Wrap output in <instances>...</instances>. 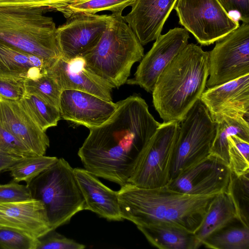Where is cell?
Listing matches in <instances>:
<instances>
[{
    "mask_svg": "<svg viewBox=\"0 0 249 249\" xmlns=\"http://www.w3.org/2000/svg\"><path fill=\"white\" fill-rule=\"evenodd\" d=\"M55 157L33 155L21 157L6 170L13 181H25L28 185L34 178L50 167L58 160Z\"/></svg>",
    "mask_w": 249,
    "mask_h": 249,
    "instance_id": "cell-26",
    "label": "cell"
},
{
    "mask_svg": "<svg viewBox=\"0 0 249 249\" xmlns=\"http://www.w3.org/2000/svg\"><path fill=\"white\" fill-rule=\"evenodd\" d=\"M52 63L0 42V78L22 81L36 78L46 73Z\"/></svg>",
    "mask_w": 249,
    "mask_h": 249,
    "instance_id": "cell-22",
    "label": "cell"
},
{
    "mask_svg": "<svg viewBox=\"0 0 249 249\" xmlns=\"http://www.w3.org/2000/svg\"><path fill=\"white\" fill-rule=\"evenodd\" d=\"M178 0H135L123 18L143 46L161 34Z\"/></svg>",
    "mask_w": 249,
    "mask_h": 249,
    "instance_id": "cell-18",
    "label": "cell"
},
{
    "mask_svg": "<svg viewBox=\"0 0 249 249\" xmlns=\"http://www.w3.org/2000/svg\"><path fill=\"white\" fill-rule=\"evenodd\" d=\"M74 175L85 199L86 210L109 221H120L122 218L117 191L105 185L97 177L85 168H73Z\"/></svg>",
    "mask_w": 249,
    "mask_h": 249,
    "instance_id": "cell-20",
    "label": "cell"
},
{
    "mask_svg": "<svg viewBox=\"0 0 249 249\" xmlns=\"http://www.w3.org/2000/svg\"><path fill=\"white\" fill-rule=\"evenodd\" d=\"M46 8L0 5V42L53 62L61 56L57 28Z\"/></svg>",
    "mask_w": 249,
    "mask_h": 249,
    "instance_id": "cell-4",
    "label": "cell"
},
{
    "mask_svg": "<svg viewBox=\"0 0 249 249\" xmlns=\"http://www.w3.org/2000/svg\"><path fill=\"white\" fill-rule=\"evenodd\" d=\"M209 77V53L188 44L159 76L153 103L164 122H180L205 90Z\"/></svg>",
    "mask_w": 249,
    "mask_h": 249,
    "instance_id": "cell-3",
    "label": "cell"
},
{
    "mask_svg": "<svg viewBox=\"0 0 249 249\" xmlns=\"http://www.w3.org/2000/svg\"><path fill=\"white\" fill-rule=\"evenodd\" d=\"M36 249H83L84 244L67 238L55 230L48 231L38 239Z\"/></svg>",
    "mask_w": 249,
    "mask_h": 249,
    "instance_id": "cell-32",
    "label": "cell"
},
{
    "mask_svg": "<svg viewBox=\"0 0 249 249\" xmlns=\"http://www.w3.org/2000/svg\"><path fill=\"white\" fill-rule=\"evenodd\" d=\"M216 131L211 150V155L228 164L227 139L237 136L249 142V118L240 116H222L214 120Z\"/></svg>",
    "mask_w": 249,
    "mask_h": 249,
    "instance_id": "cell-24",
    "label": "cell"
},
{
    "mask_svg": "<svg viewBox=\"0 0 249 249\" xmlns=\"http://www.w3.org/2000/svg\"><path fill=\"white\" fill-rule=\"evenodd\" d=\"M229 14L235 12L238 19L249 23V0H217Z\"/></svg>",
    "mask_w": 249,
    "mask_h": 249,
    "instance_id": "cell-37",
    "label": "cell"
},
{
    "mask_svg": "<svg viewBox=\"0 0 249 249\" xmlns=\"http://www.w3.org/2000/svg\"><path fill=\"white\" fill-rule=\"evenodd\" d=\"M111 18L112 15L72 13L57 28L61 57L69 60L83 56L97 44Z\"/></svg>",
    "mask_w": 249,
    "mask_h": 249,
    "instance_id": "cell-11",
    "label": "cell"
},
{
    "mask_svg": "<svg viewBox=\"0 0 249 249\" xmlns=\"http://www.w3.org/2000/svg\"><path fill=\"white\" fill-rule=\"evenodd\" d=\"M0 152L20 157L37 155L16 136L0 127Z\"/></svg>",
    "mask_w": 249,
    "mask_h": 249,
    "instance_id": "cell-33",
    "label": "cell"
},
{
    "mask_svg": "<svg viewBox=\"0 0 249 249\" xmlns=\"http://www.w3.org/2000/svg\"><path fill=\"white\" fill-rule=\"evenodd\" d=\"M34 122L44 132L57 125L61 118L59 109L34 95L25 94L18 101Z\"/></svg>",
    "mask_w": 249,
    "mask_h": 249,
    "instance_id": "cell-25",
    "label": "cell"
},
{
    "mask_svg": "<svg viewBox=\"0 0 249 249\" xmlns=\"http://www.w3.org/2000/svg\"><path fill=\"white\" fill-rule=\"evenodd\" d=\"M38 239L8 228H0V249H36Z\"/></svg>",
    "mask_w": 249,
    "mask_h": 249,
    "instance_id": "cell-31",
    "label": "cell"
},
{
    "mask_svg": "<svg viewBox=\"0 0 249 249\" xmlns=\"http://www.w3.org/2000/svg\"><path fill=\"white\" fill-rule=\"evenodd\" d=\"M231 175L227 164L210 155L171 180L167 185L189 195H217L228 189Z\"/></svg>",
    "mask_w": 249,
    "mask_h": 249,
    "instance_id": "cell-13",
    "label": "cell"
},
{
    "mask_svg": "<svg viewBox=\"0 0 249 249\" xmlns=\"http://www.w3.org/2000/svg\"><path fill=\"white\" fill-rule=\"evenodd\" d=\"M28 187L12 181L0 184V202L20 201L32 199Z\"/></svg>",
    "mask_w": 249,
    "mask_h": 249,
    "instance_id": "cell-34",
    "label": "cell"
},
{
    "mask_svg": "<svg viewBox=\"0 0 249 249\" xmlns=\"http://www.w3.org/2000/svg\"><path fill=\"white\" fill-rule=\"evenodd\" d=\"M0 228L16 230L36 239L52 230L43 204L34 198L0 202Z\"/></svg>",
    "mask_w": 249,
    "mask_h": 249,
    "instance_id": "cell-17",
    "label": "cell"
},
{
    "mask_svg": "<svg viewBox=\"0 0 249 249\" xmlns=\"http://www.w3.org/2000/svg\"><path fill=\"white\" fill-rule=\"evenodd\" d=\"M179 126L176 121L160 124L139 154L127 183L143 188L168 185Z\"/></svg>",
    "mask_w": 249,
    "mask_h": 249,
    "instance_id": "cell-7",
    "label": "cell"
},
{
    "mask_svg": "<svg viewBox=\"0 0 249 249\" xmlns=\"http://www.w3.org/2000/svg\"><path fill=\"white\" fill-rule=\"evenodd\" d=\"M21 158L0 152V174L1 172L6 171Z\"/></svg>",
    "mask_w": 249,
    "mask_h": 249,
    "instance_id": "cell-38",
    "label": "cell"
},
{
    "mask_svg": "<svg viewBox=\"0 0 249 249\" xmlns=\"http://www.w3.org/2000/svg\"><path fill=\"white\" fill-rule=\"evenodd\" d=\"M227 140L228 166L231 173L237 178L249 174V142L235 135Z\"/></svg>",
    "mask_w": 249,
    "mask_h": 249,
    "instance_id": "cell-30",
    "label": "cell"
},
{
    "mask_svg": "<svg viewBox=\"0 0 249 249\" xmlns=\"http://www.w3.org/2000/svg\"><path fill=\"white\" fill-rule=\"evenodd\" d=\"M202 245L214 249H249V227H226L208 237Z\"/></svg>",
    "mask_w": 249,
    "mask_h": 249,
    "instance_id": "cell-27",
    "label": "cell"
},
{
    "mask_svg": "<svg viewBox=\"0 0 249 249\" xmlns=\"http://www.w3.org/2000/svg\"><path fill=\"white\" fill-rule=\"evenodd\" d=\"M24 81L0 78V97L10 101H19L25 94Z\"/></svg>",
    "mask_w": 249,
    "mask_h": 249,
    "instance_id": "cell-36",
    "label": "cell"
},
{
    "mask_svg": "<svg viewBox=\"0 0 249 249\" xmlns=\"http://www.w3.org/2000/svg\"><path fill=\"white\" fill-rule=\"evenodd\" d=\"M135 0H72L62 13L66 18L72 13L83 12L96 14L102 11H110L112 14H122L124 9L132 6Z\"/></svg>",
    "mask_w": 249,
    "mask_h": 249,
    "instance_id": "cell-28",
    "label": "cell"
},
{
    "mask_svg": "<svg viewBox=\"0 0 249 249\" xmlns=\"http://www.w3.org/2000/svg\"><path fill=\"white\" fill-rule=\"evenodd\" d=\"M47 73L56 81L62 90H81L112 101L113 86L89 70L82 56L69 60L60 57L48 67Z\"/></svg>",
    "mask_w": 249,
    "mask_h": 249,
    "instance_id": "cell-15",
    "label": "cell"
},
{
    "mask_svg": "<svg viewBox=\"0 0 249 249\" xmlns=\"http://www.w3.org/2000/svg\"><path fill=\"white\" fill-rule=\"evenodd\" d=\"M72 0H0V5L41 7L63 13Z\"/></svg>",
    "mask_w": 249,
    "mask_h": 249,
    "instance_id": "cell-35",
    "label": "cell"
},
{
    "mask_svg": "<svg viewBox=\"0 0 249 249\" xmlns=\"http://www.w3.org/2000/svg\"><path fill=\"white\" fill-rule=\"evenodd\" d=\"M111 15L97 44L82 57L89 70L119 88L126 83L133 65L143 57L144 49L122 14Z\"/></svg>",
    "mask_w": 249,
    "mask_h": 249,
    "instance_id": "cell-5",
    "label": "cell"
},
{
    "mask_svg": "<svg viewBox=\"0 0 249 249\" xmlns=\"http://www.w3.org/2000/svg\"><path fill=\"white\" fill-rule=\"evenodd\" d=\"M26 185L32 198L43 204L52 230L69 223L75 214L86 210L73 168L63 158Z\"/></svg>",
    "mask_w": 249,
    "mask_h": 249,
    "instance_id": "cell-6",
    "label": "cell"
},
{
    "mask_svg": "<svg viewBox=\"0 0 249 249\" xmlns=\"http://www.w3.org/2000/svg\"><path fill=\"white\" fill-rule=\"evenodd\" d=\"M174 9L179 23L202 46L213 44L240 26L217 0H178Z\"/></svg>",
    "mask_w": 249,
    "mask_h": 249,
    "instance_id": "cell-9",
    "label": "cell"
},
{
    "mask_svg": "<svg viewBox=\"0 0 249 249\" xmlns=\"http://www.w3.org/2000/svg\"><path fill=\"white\" fill-rule=\"evenodd\" d=\"M189 38V32L184 28L176 27L160 34L141 59L134 77L128 79L126 83L139 85L152 93L159 76L186 46Z\"/></svg>",
    "mask_w": 249,
    "mask_h": 249,
    "instance_id": "cell-12",
    "label": "cell"
},
{
    "mask_svg": "<svg viewBox=\"0 0 249 249\" xmlns=\"http://www.w3.org/2000/svg\"><path fill=\"white\" fill-rule=\"evenodd\" d=\"M117 103L85 91L66 89L60 99L61 117L89 129L100 125L114 112Z\"/></svg>",
    "mask_w": 249,
    "mask_h": 249,
    "instance_id": "cell-14",
    "label": "cell"
},
{
    "mask_svg": "<svg viewBox=\"0 0 249 249\" xmlns=\"http://www.w3.org/2000/svg\"><path fill=\"white\" fill-rule=\"evenodd\" d=\"M0 127L11 133L36 155H45L48 137L31 119L18 101L0 97Z\"/></svg>",
    "mask_w": 249,
    "mask_h": 249,
    "instance_id": "cell-19",
    "label": "cell"
},
{
    "mask_svg": "<svg viewBox=\"0 0 249 249\" xmlns=\"http://www.w3.org/2000/svg\"><path fill=\"white\" fill-rule=\"evenodd\" d=\"M117 103L107 121L89 129L78 155L86 170L121 186L127 183L139 154L161 123L139 96Z\"/></svg>",
    "mask_w": 249,
    "mask_h": 249,
    "instance_id": "cell-1",
    "label": "cell"
},
{
    "mask_svg": "<svg viewBox=\"0 0 249 249\" xmlns=\"http://www.w3.org/2000/svg\"><path fill=\"white\" fill-rule=\"evenodd\" d=\"M209 53L207 88L249 74V23L217 40Z\"/></svg>",
    "mask_w": 249,
    "mask_h": 249,
    "instance_id": "cell-10",
    "label": "cell"
},
{
    "mask_svg": "<svg viewBox=\"0 0 249 249\" xmlns=\"http://www.w3.org/2000/svg\"><path fill=\"white\" fill-rule=\"evenodd\" d=\"M200 100L213 121L222 116L249 118V74L207 88Z\"/></svg>",
    "mask_w": 249,
    "mask_h": 249,
    "instance_id": "cell-16",
    "label": "cell"
},
{
    "mask_svg": "<svg viewBox=\"0 0 249 249\" xmlns=\"http://www.w3.org/2000/svg\"><path fill=\"white\" fill-rule=\"evenodd\" d=\"M147 241L160 249H196L195 235L179 227L156 223L138 228Z\"/></svg>",
    "mask_w": 249,
    "mask_h": 249,
    "instance_id": "cell-23",
    "label": "cell"
},
{
    "mask_svg": "<svg viewBox=\"0 0 249 249\" xmlns=\"http://www.w3.org/2000/svg\"><path fill=\"white\" fill-rule=\"evenodd\" d=\"M179 126L171 180L210 155L217 124L199 99Z\"/></svg>",
    "mask_w": 249,
    "mask_h": 249,
    "instance_id": "cell-8",
    "label": "cell"
},
{
    "mask_svg": "<svg viewBox=\"0 0 249 249\" xmlns=\"http://www.w3.org/2000/svg\"><path fill=\"white\" fill-rule=\"evenodd\" d=\"M24 83L25 94L36 95L59 109L62 89L52 76L46 73L36 78L26 79Z\"/></svg>",
    "mask_w": 249,
    "mask_h": 249,
    "instance_id": "cell-29",
    "label": "cell"
},
{
    "mask_svg": "<svg viewBox=\"0 0 249 249\" xmlns=\"http://www.w3.org/2000/svg\"><path fill=\"white\" fill-rule=\"evenodd\" d=\"M117 194L122 218L133 223L137 228L165 223L193 234L217 195H189L167 185L143 188L129 183L121 186Z\"/></svg>",
    "mask_w": 249,
    "mask_h": 249,
    "instance_id": "cell-2",
    "label": "cell"
},
{
    "mask_svg": "<svg viewBox=\"0 0 249 249\" xmlns=\"http://www.w3.org/2000/svg\"><path fill=\"white\" fill-rule=\"evenodd\" d=\"M231 181V177L228 189L217 195L212 201L200 226L194 234L198 248L213 234L235 220L240 222L239 212L232 193Z\"/></svg>",
    "mask_w": 249,
    "mask_h": 249,
    "instance_id": "cell-21",
    "label": "cell"
}]
</instances>
